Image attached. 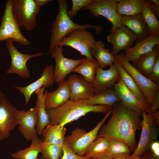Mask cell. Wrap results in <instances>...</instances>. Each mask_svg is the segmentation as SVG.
<instances>
[{"mask_svg":"<svg viewBox=\"0 0 159 159\" xmlns=\"http://www.w3.org/2000/svg\"><path fill=\"white\" fill-rule=\"evenodd\" d=\"M118 102L112 107V115L101 127L97 137L122 141L134 151L137 146L136 132L141 128V113L129 110L121 102Z\"/></svg>","mask_w":159,"mask_h":159,"instance_id":"cell-1","label":"cell"},{"mask_svg":"<svg viewBox=\"0 0 159 159\" xmlns=\"http://www.w3.org/2000/svg\"><path fill=\"white\" fill-rule=\"evenodd\" d=\"M85 100H69L59 107L46 110L50 124H57L62 126L77 120L90 112L107 113L112 109L111 106L87 105Z\"/></svg>","mask_w":159,"mask_h":159,"instance_id":"cell-2","label":"cell"},{"mask_svg":"<svg viewBox=\"0 0 159 159\" xmlns=\"http://www.w3.org/2000/svg\"><path fill=\"white\" fill-rule=\"evenodd\" d=\"M59 10L54 21L51 24V37L49 52L59 46L63 38L72 31L77 28L95 29L98 34L103 30L100 26L89 24H79L74 23L68 14V3L66 0H58Z\"/></svg>","mask_w":159,"mask_h":159,"instance_id":"cell-3","label":"cell"},{"mask_svg":"<svg viewBox=\"0 0 159 159\" xmlns=\"http://www.w3.org/2000/svg\"><path fill=\"white\" fill-rule=\"evenodd\" d=\"M115 60L133 78L142 92L149 106L153 103L159 91V84L153 82L133 66L124 53L114 56Z\"/></svg>","mask_w":159,"mask_h":159,"instance_id":"cell-4","label":"cell"},{"mask_svg":"<svg viewBox=\"0 0 159 159\" xmlns=\"http://www.w3.org/2000/svg\"><path fill=\"white\" fill-rule=\"evenodd\" d=\"M112 109L91 130L87 132L83 128L77 127L65 138V141L74 152L80 156H84L90 145L97 138L99 131L111 113Z\"/></svg>","mask_w":159,"mask_h":159,"instance_id":"cell-5","label":"cell"},{"mask_svg":"<svg viewBox=\"0 0 159 159\" xmlns=\"http://www.w3.org/2000/svg\"><path fill=\"white\" fill-rule=\"evenodd\" d=\"M20 27L13 13L12 0H7L0 25V42H15L24 45H29L30 42L23 34Z\"/></svg>","mask_w":159,"mask_h":159,"instance_id":"cell-6","label":"cell"},{"mask_svg":"<svg viewBox=\"0 0 159 159\" xmlns=\"http://www.w3.org/2000/svg\"><path fill=\"white\" fill-rule=\"evenodd\" d=\"M96 41L94 35L86 29H76L64 37L59 46H68L76 49L86 58L92 61L95 59L91 54L90 49Z\"/></svg>","mask_w":159,"mask_h":159,"instance_id":"cell-7","label":"cell"},{"mask_svg":"<svg viewBox=\"0 0 159 159\" xmlns=\"http://www.w3.org/2000/svg\"><path fill=\"white\" fill-rule=\"evenodd\" d=\"M12 7L14 16L20 27L28 31L36 28L40 8L34 0H12Z\"/></svg>","mask_w":159,"mask_h":159,"instance_id":"cell-8","label":"cell"},{"mask_svg":"<svg viewBox=\"0 0 159 159\" xmlns=\"http://www.w3.org/2000/svg\"><path fill=\"white\" fill-rule=\"evenodd\" d=\"M118 0H94L90 4L81 9V11L88 10L91 16L97 17L102 16L107 19L112 25L110 32L120 27L121 24V15L117 10V3Z\"/></svg>","mask_w":159,"mask_h":159,"instance_id":"cell-9","label":"cell"},{"mask_svg":"<svg viewBox=\"0 0 159 159\" xmlns=\"http://www.w3.org/2000/svg\"><path fill=\"white\" fill-rule=\"evenodd\" d=\"M141 115V132L140 139L130 158L141 156L149 148L151 143L158 137V127L154 119L153 113L143 111Z\"/></svg>","mask_w":159,"mask_h":159,"instance_id":"cell-10","label":"cell"},{"mask_svg":"<svg viewBox=\"0 0 159 159\" xmlns=\"http://www.w3.org/2000/svg\"><path fill=\"white\" fill-rule=\"evenodd\" d=\"M6 44L11 57V63L6 73L16 74L23 78H28L31 75L26 66L27 61L32 58L45 54L41 52L33 54H24L17 49L13 42H6Z\"/></svg>","mask_w":159,"mask_h":159,"instance_id":"cell-11","label":"cell"},{"mask_svg":"<svg viewBox=\"0 0 159 159\" xmlns=\"http://www.w3.org/2000/svg\"><path fill=\"white\" fill-rule=\"evenodd\" d=\"M17 109L10 104L0 90V140L9 138L17 125Z\"/></svg>","mask_w":159,"mask_h":159,"instance_id":"cell-12","label":"cell"},{"mask_svg":"<svg viewBox=\"0 0 159 159\" xmlns=\"http://www.w3.org/2000/svg\"><path fill=\"white\" fill-rule=\"evenodd\" d=\"M54 59L55 66L54 77L55 82L59 84L78 65L83 62L86 58L78 59H69L63 54V47L58 46L49 53Z\"/></svg>","mask_w":159,"mask_h":159,"instance_id":"cell-13","label":"cell"},{"mask_svg":"<svg viewBox=\"0 0 159 159\" xmlns=\"http://www.w3.org/2000/svg\"><path fill=\"white\" fill-rule=\"evenodd\" d=\"M17 129L27 140L38 138L36 126L38 118L36 106L27 111L17 109L16 112Z\"/></svg>","mask_w":159,"mask_h":159,"instance_id":"cell-14","label":"cell"},{"mask_svg":"<svg viewBox=\"0 0 159 159\" xmlns=\"http://www.w3.org/2000/svg\"><path fill=\"white\" fill-rule=\"evenodd\" d=\"M107 70H104L97 66L95 79L92 83L95 93L106 90L114 86L120 78V72L113 63Z\"/></svg>","mask_w":159,"mask_h":159,"instance_id":"cell-15","label":"cell"},{"mask_svg":"<svg viewBox=\"0 0 159 159\" xmlns=\"http://www.w3.org/2000/svg\"><path fill=\"white\" fill-rule=\"evenodd\" d=\"M54 69L52 65H47L41 73L40 77L35 81L24 87L19 86L14 87L18 90L25 97L26 103L27 104L32 94L43 87L51 86L55 82Z\"/></svg>","mask_w":159,"mask_h":159,"instance_id":"cell-16","label":"cell"},{"mask_svg":"<svg viewBox=\"0 0 159 159\" xmlns=\"http://www.w3.org/2000/svg\"><path fill=\"white\" fill-rule=\"evenodd\" d=\"M107 39L112 46V54L114 56L122 49L125 50L133 46L135 37L133 32L126 26H121L107 37Z\"/></svg>","mask_w":159,"mask_h":159,"instance_id":"cell-17","label":"cell"},{"mask_svg":"<svg viewBox=\"0 0 159 159\" xmlns=\"http://www.w3.org/2000/svg\"><path fill=\"white\" fill-rule=\"evenodd\" d=\"M67 80L70 91V100H87L95 94L92 84L81 75L72 74Z\"/></svg>","mask_w":159,"mask_h":159,"instance_id":"cell-18","label":"cell"},{"mask_svg":"<svg viewBox=\"0 0 159 159\" xmlns=\"http://www.w3.org/2000/svg\"><path fill=\"white\" fill-rule=\"evenodd\" d=\"M159 44V34H153L135 43L134 46L125 50L124 53L128 61L132 62Z\"/></svg>","mask_w":159,"mask_h":159,"instance_id":"cell-19","label":"cell"},{"mask_svg":"<svg viewBox=\"0 0 159 159\" xmlns=\"http://www.w3.org/2000/svg\"><path fill=\"white\" fill-rule=\"evenodd\" d=\"M114 90L122 104L128 109L141 113L146 110L145 107L127 87L121 78L114 85Z\"/></svg>","mask_w":159,"mask_h":159,"instance_id":"cell-20","label":"cell"},{"mask_svg":"<svg viewBox=\"0 0 159 159\" xmlns=\"http://www.w3.org/2000/svg\"><path fill=\"white\" fill-rule=\"evenodd\" d=\"M58 85V88L55 91H45L46 110L57 108L69 100L70 91L67 80H64Z\"/></svg>","mask_w":159,"mask_h":159,"instance_id":"cell-21","label":"cell"},{"mask_svg":"<svg viewBox=\"0 0 159 159\" xmlns=\"http://www.w3.org/2000/svg\"><path fill=\"white\" fill-rule=\"evenodd\" d=\"M122 25L125 26L134 33L135 37V43L150 35L148 26L141 14L127 16L122 15Z\"/></svg>","mask_w":159,"mask_h":159,"instance_id":"cell-22","label":"cell"},{"mask_svg":"<svg viewBox=\"0 0 159 159\" xmlns=\"http://www.w3.org/2000/svg\"><path fill=\"white\" fill-rule=\"evenodd\" d=\"M45 87H43L34 94L37 95L36 107L38 118L36 129L37 134L39 135L42 134L45 127L50 124L49 116L47 112L45 105Z\"/></svg>","mask_w":159,"mask_h":159,"instance_id":"cell-23","label":"cell"},{"mask_svg":"<svg viewBox=\"0 0 159 159\" xmlns=\"http://www.w3.org/2000/svg\"><path fill=\"white\" fill-rule=\"evenodd\" d=\"M66 131L64 126L57 124H49L44 129L42 133L43 138L41 140L46 143L62 147Z\"/></svg>","mask_w":159,"mask_h":159,"instance_id":"cell-24","label":"cell"},{"mask_svg":"<svg viewBox=\"0 0 159 159\" xmlns=\"http://www.w3.org/2000/svg\"><path fill=\"white\" fill-rule=\"evenodd\" d=\"M157 45L153 50L143 55L131 64L144 76L148 78L150 74L157 57L159 55Z\"/></svg>","mask_w":159,"mask_h":159,"instance_id":"cell-25","label":"cell"},{"mask_svg":"<svg viewBox=\"0 0 159 159\" xmlns=\"http://www.w3.org/2000/svg\"><path fill=\"white\" fill-rule=\"evenodd\" d=\"M105 47L102 41H96L90 50L91 55L96 58L99 67L102 69L113 64L115 60L110 49H105Z\"/></svg>","mask_w":159,"mask_h":159,"instance_id":"cell-26","label":"cell"},{"mask_svg":"<svg viewBox=\"0 0 159 159\" xmlns=\"http://www.w3.org/2000/svg\"><path fill=\"white\" fill-rule=\"evenodd\" d=\"M120 99L115 91L111 88L95 94L86 100V103L90 105H103L113 107L120 102Z\"/></svg>","mask_w":159,"mask_h":159,"instance_id":"cell-27","label":"cell"},{"mask_svg":"<svg viewBox=\"0 0 159 159\" xmlns=\"http://www.w3.org/2000/svg\"><path fill=\"white\" fill-rule=\"evenodd\" d=\"M113 63L116 65L118 68L120 72V78L126 86L144 105L146 108V110L149 105L144 95L133 78L125 69L115 60Z\"/></svg>","mask_w":159,"mask_h":159,"instance_id":"cell-28","label":"cell"},{"mask_svg":"<svg viewBox=\"0 0 159 159\" xmlns=\"http://www.w3.org/2000/svg\"><path fill=\"white\" fill-rule=\"evenodd\" d=\"M109 146L108 139L98 137L90 145L84 156L90 158L106 157L108 153Z\"/></svg>","mask_w":159,"mask_h":159,"instance_id":"cell-29","label":"cell"},{"mask_svg":"<svg viewBox=\"0 0 159 159\" xmlns=\"http://www.w3.org/2000/svg\"><path fill=\"white\" fill-rule=\"evenodd\" d=\"M146 0H118L117 10L120 15L133 16L141 14L143 6Z\"/></svg>","mask_w":159,"mask_h":159,"instance_id":"cell-30","label":"cell"},{"mask_svg":"<svg viewBox=\"0 0 159 159\" xmlns=\"http://www.w3.org/2000/svg\"><path fill=\"white\" fill-rule=\"evenodd\" d=\"M98 65L96 60L92 61L86 58L72 72L81 74L87 81L92 84L95 76L96 68Z\"/></svg>","mask_w":159,"mask_h":159,"instance_id":"cell-31","label":"cell"},{"mask_svg":"<svg viewBox=\"0 0 159 159\" xmlns=\"http://www.w3.org/2000/svg\"><path fill=\"white\" fill-rule=\"evenodd\" d=\"M41 140L38 138L32 140L29 147L11 154L12 157L16 159H38V154L41 152Z\"/></svg>","mask_w":159,"mask_h":159,"instance_id":"cell-32","label":"cell"},{"mask_svg":"<svg viewBox=\"0 0 159 159\" xmlns=\"http://www.w3.org/2000/svg\"><path fill=\"white\" fill-rule=\"evenodd\" d=\"M109 140V146L107 157L110 158L129 156L131 150L125 142L117 139Z\"/></svg>","mask_w":159,"mask_h":159,"instance_id":"cell-33","label":"cell"},{"mask_svg":"<svg viewBox=\"0 0 159 159\" xmlns=\"http://www.w3.org/2000/svg\"><path fill=\"white\" fill-rule=\"evenodd\" d=\"M148 0L143 4L141 14L148 28L150 35L159 34V21L150 8Z\"/></svg>","mask_w":159,"mask_h":159,"instance_id":"cell-34","label":"cell"},{"mask_svg":"<svg viewBox=\"0 0 159 159\" xmlns=\"http://www.w3.org/2000/svg\"><path fill=\"white\" fill-rule=\"evenodd\" d=\"M41 153L44 159H59L62 155V147L46 143L41 140Z\"/></svg>","mask_w":159,"mask_h":159,"instance_id":"cell-35","label":"cell"},{"mask_svg":"<svg viewBox=\"0 0 159 159\" xmlns=\"http://www.w3.org/2000/svg\"><path fill=\"white\" fill-rule=\"evenodd\" d=\"M94 0H72V7L70 10L68 11V14L71 19L73 18L77 13L84 7L87 6L94 1Z\"/></svg>","mask_w":159,"mask_h":159,"instance_id":"cell-36","label":"cell"},{"mask_svg":"<svg viewBox=\"0 0 159 159\" xmlns=\"http://www.w3.org/2000/svg\"><path fill=\"white\" fill-rule=\"evenodd\" d=\"M63 153L60 159H90L85 156H81L74 152L65 140L62 147Z\"/></svg>","mask_w":159,"mask_h":159,"instance_id":"cell-37","label":"cell"},{"mask_svg":"<svg viewBox=\"0 0 159 159\" xmlns=\"http://www.w3.org/2000/svg\"><path fill=\"white\" fill-rule=\"evenodd\" d=\"M148 78L153 82L159 84V55L156 59L151 73Z\"/></svg>","mask_w":159,"mask_h":159,"instance_id":"cell-38","label":"cell"},{"mask_svg":"<svg viewBox=\"0 0 159 159\" xmlns=\"http://www.w3.org/2000/svg\"><path fill=\"white\" fill-rule=\"evenodd\" d=\"M159 109V91H158L153 102L148 108L145 112L147 113H154Z\"/></svg>","mask_w":159,"mask_h":159,"instance_id":"cell-39","label":"cell"},{"mask_svg":"<svg viewBox=\"0 0 159 159\" xmlns=\"http://www.w3.org/2000/svg\"><path fill=\"white\" fill-rule=\"evenodd\" d=\"M150 148L153 155L155 157H159V142L155 141L152 142L150 145Z\"/></svg>","mask_w":159,"mask_h":159,"instance_id":"cell-40","label":"cell"},{"mask_svg":"<svg viewBox=\"0 0 159 159\" xmlns=\"http://www.w3.org/2000/svg\"><path fill=\"white\" fill-rule=\"evenodd\" d=\"M148 5L152 11L157 17H159V6L157 5L151 0H148Z\"/></svg>","mask_w":159,"mask_h":159,"instance_id":"cell-41","label":"cell"},{"mask_svg":"<svg viewBox=\"0 0 159 159\" xmlns=\"http://www.w3.org/2000/svg\"><path fill=\"white\" fill-rule=\"evenodd\" d=\"M37 5L40 8L52 0H34Z\"/></svg>","mask_w":159,"mask_h":159,"instance_id":"cell-42","label":"cell"},{"mask_svg":"<svg viewBox=\"0 0 159 159\" xmlns=\"http://www.w3.org/2000/svg\"><path fill=\"white\" fill-rule=\"evenodd\" d=\"M143 155V159H159V157L154 156L152 154L146 151Z\"/></svg>","mask_w":159,"mask_h":159,"instance_id":"cell-43","label":"cell"},{"mask_svg":"<svg viewBox=\"0 0 159 159\" xmlns=\"http://www.w3.org/2000/svg\"><path fill=\"white\" fill-rule=\"evenodd\" d=\"M153 117L156 125L158 127L159 125V111L158 110L153 113Z\"/></svg>","mask_w":159,"mask_h":159,"instance_id":"cell-44","label":"cell"},{"mask_svg":"<svg viewBox=\"0 0 159 159\" xmlns=\"http://www.w3.org/2000/svg\"><path fill=\"white\" fill-rule=\"evenodd\" d=\"M129 156L124 157L113 158H111L110 159H130Z\"/></svg>","mask_w":159,"mask_h":159,"instance_id":"cell-45","label":"cell"},{"mask_svg":"<svg viewBox=\"0 0 159 159\" xmlns=\"http://www.w3.org/2000/svg\"><path fill=\"white\" fill-rule=\"evenodd\" d=\"M111 158L108 157H104L100 158H92L90 159H110Z\"/></svg>","mask_w":159,"mask_h":159,"instance_id":"cell-46","label":"cell"},{"mask_svg":"<svg viewBox=\"0 0 159 159\" xmlns=\"http://www.w3.org/2000/svg\"><path fill=\"white\" fill-rule=\"evenodd\" d=\"M151 1L156 5L159 6V0H151Z\"/></svg>","mask_w":159,"mask_h":159,"instance_id":"cell-47","label":"cell"},{"mask_svg":"<svg viewBox=\"0 0 159 159\" xmlns=\"http://www.w3.org/2000/svg\"><path fill=\"white\" fill-rule=\"evenodd\" d=\"M130 159H143V158H141L140 156H137L132 158H130Z\"/></svg>","mask_w":159,"mask_h":159,"instance_id":"cell-48","label":"cell"},{"mask_svg":"<svg viewBox=\"0 0 159 159\" xmlns=\"http://www.w3.org/2000/svg\"><path fill=\"white\" fill-rule=\"evenodd\" d=\"M40 159H44L42 157L40 158Z\"/></svg>","mask_w":159,"mask_h":159,"instance_id":"cell-49","label":"cell"}]
</instances>
